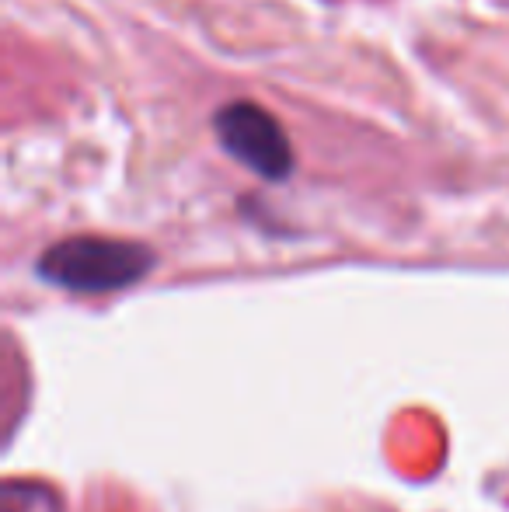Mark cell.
Wrapping results in <instances>:
<instances>
[{
  "instance_id": "3",
  "label": "cell",
  "mask_w": 509,
  "mask_h": 512,
  "mask_svg": "<svg viewBox=\"0 0 509 512\" xmlns=\"http://www.w3.org/2000/svg\"><path fill=\"white\" fill-rule=\"evenodd\" d=\"M0 512H56V499H53V492L42 485H18V481H7Z\"/></svg>"
},
{
  "instance_id": "1",
  "label": "cell",
  "mask_w": 509,
  "mask_h": 512,
  "mask_svg": "<svg viewBox=\"0 0 509 512\" xmlns=\"http://www.w3.org/2000/svg\"><path fill=\"white\" fill-rule=\"evenodd\" d=\"M157 265L154 248L123 237H63L49 244L35 262V276L42 283L84 297H102L119 293L147 279Z\"/></svg>"
},
{
  "instance_id": "2",
  "label": "cell",
  "mask_w": 509,
  "mask_h": 512,
  "mask_svg": "<svg viewBox=\"0 0 509 512\" xmlns=\"http://www.w3.org/2000/svg\"><path fill=\"white\" fill-rule=\"evenodd\" d=\"M213 129H217L220 147H224L234 161L252 168L258 178H265V182H286V178H290V171H293L290 136L283 133L276 115H269L262 105L231 102V105L217 108Z\"/></svg>"
}]
</instances>
